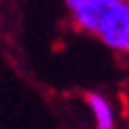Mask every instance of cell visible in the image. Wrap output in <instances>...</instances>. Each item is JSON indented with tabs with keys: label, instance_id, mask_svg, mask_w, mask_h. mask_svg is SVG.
<instances>
[{
	"label": "cell",
	"instance_id": "1",
	"mask_svg": "<svg viewBox=\"0 0 129 129\" xmlns=\"http://www.w3.org/2000/svg\"><path fill=\"white\" fill-rule=\"evenodd\" d=\"M94 37L113 51L129 53V0H119L105 12Z\"/></svg>",
	"mask_w": 129,
	"mask_h": 129
},
{
	"label": "cell",
	"instance_id": "2",
	"mask_svg": "<svg viewBox=\"0 0 129 129\" xmlns=\"http://www.w3.org/2000/svg\"><path fill=\"white\" fill-rule=\"evenodd\" d=\"M115 2H119V0H78L72 6H68V10H70L72 21L78 29L94 35L101 19Z\"/></svg>",
	"mask_w": 129,
	"mask_h": 129
},
{
	"label": "cell",
	"instance_id": "3",
	"mask_svg": "<svg viewBox=\"0 0 129 129\" xmlns=\"http://www.w3.org/2000/svg\"><path fill=\"white\" fill-rule=\"evenodd\" d=\"M86 107L90 111V117L96 129H115L117 117L113 103L109 101V96L103 92H88L86 94Z\"/></svg>",
	"mask_w": 129,
	"mask_h": 129
},
{
	"label": "cell",
	"instance_id": "4",
	"mask_svg": "<svg viewBox=\"0 0 129 129\" xmlns=\"http://www.w3.org/2000/svg\"><path fill=\"white\" fill-rule=\"evenodd\" d=\"M63 2H66V6H72L74 2H78V0H63Z\"/></svg>",
	"mask_w": 129,
	"mask_h": 129
}]
</instances>
